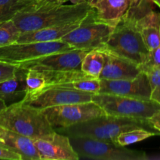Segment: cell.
<instances>
[{"mask_svg": "<svg viewBox=\"0 0 160 160\" xmlns=\"http://www.w3.org/2000/svg\"><path fill=\"white\" fill-rule=\"evenodd\" d=\"M95 17V9L88 2L52 4L41 7L32 5L19 11L12 20L21 33L48 27L83 21Z\"/></svg>", "mask_w": 160, "mask_h": 160, "instance_id": "6da1fadb", "label": "cell"}, {"mask_svg": "<svg viewBox=\"0 0 160 160\" xmlns=\"http://www.w3.org/2000/svg\"><path fill=\"white\" fill-rule=\"evenodd\" d=\"M0 127L33 139L55 131L42 109L20 100L0 112Z\"/></svg>", "mask_w": 160, "mask_h": 160, "instance_id": "7a4b0ae2", "label": "cell"}, {"mask_svg": "<svg viewBox=\"0 0 160 160\" xmlns=\"http://www.w3.org/2000/svg\"><path fill=\"white\" fill-rule=\"evenodd\" d=\"M103 52L115 55L134 62L139 67L143 64L149 50L136 27V20L123 17L114 28Z\"/></svg>", "mask_w": 160, "mask_h": 160, "instance_id": "3957f363", "label": "cell"}, {"mask_svg": "<svg viewBox=\"0 0 160 160\" xmlns=\"http://www.w3.org/2000/svg\"><path fill=\"white\" fill-rule=\"evenodd\" d=\"M140 128L152 129L147 121L106 114L67 128H62V131L68 136L88 137L116 143V138L122 132Z\"/></svg>", "mask_w": 160, "mask_h": 160, "instance_id": "277c9868", "label": "cell"}, {"mask_svg": "<svg viewBox=\"0 0 160 160\" xmlns=\"http://www.w3.org/2000/svg\"><path fill=\"white\" fill-rule=\"evenodd\" d=\"M92 101L97 103L107 115L143 121H147L160 109L159 102L109 94H95Z\"/></svg>", "mask_w": 160, "mask_h": 160, "instance_id": "5b68a950", "label": "cell"}, {"mask_svg": "<svg viewBox=\"0 0 160 160\" xmlns=\"http://www.w3.org/2000/svg\"><path fill=\"white\" fill-rule=\"evenodd\" d=\"M80 158L97 160H145V152L129 149L111 142L88 137L69 136Z\"/></svg>", "mask_w": 160, "mask_h": 160, "instance_id": "8992f818", "label": "cell"}, {"mask_svg": "<svg viewBox=\"0 0 160 160\" xmlns=\"http://www.w3.org/2000/svg\"><path fill=\"white\" fill-rule=\"evenodd\" d=\"M75 49L63 41L56 42H14L0 47V60L14 65L60 52Z\"/></svg>", "mask_w": 160, "mask_h": 160, "instance_id": "52a82bcc", "label": "cell"}, {"mask_svg": "<svg viewBox=\"0 0 160 160\" xmlns=\"http://www.w3.org/2000/svg\"><path fill=\"white\" fill-rule=\"evenodd\" d=\"M42 109L54 129L67 128L106 114L93 101L61 105Z\"/></svg>", "mask_w": 160, "mask_h": 160, "instance_id": "ba28073f", "label": "cell"}, {"mask_svg": "<svg viewBox=\"0 0 160 160\" xmlns=\"http://www.w3.org/2000/svg\"><path fill=\"white\" fill-rule=\"evenodd\" d=\"M113 29V27L95 21L93 18L67 34L62 41L75 49H97L106 45Z\"/></svg>", "mask_w": 160, "mask_h": 160, "instance_id": "9c48e42d", "label": "cell"}, {"mask_svg": "<svg viewBox=\"0 0 160 160\" xmlns=\"http://www.w3.org/2000/svg\"><path fill=\"white\" fill-rule=\"evenodd\" d=\"M90 50L73 49L47 55L42 57L20 64L23 69H36L45 71H70L81 70V64L84 56Z\"/></svg>", "mask_w": 160, "mask_h": 160, "instance_id": "30bf717a", "label": "cell"}, {"mask_svg": "<svg viewBox=\"0 0 160 160\" xmlns=\"http://www.w3.org/2000/svg\"><path fill=\"white\" fill-rule=\"evenodd\" d=\"M94 95L95 94L80 92L67 88L50 87L23 101L40 109H45L61 105L92 102Z\"/></svg>", "mask_w": 160, "mask_h": 160, "instance_id": "8fae6325", "label": "cell"}, {"mask_svg": "<svg viewBox=\"0 0 160 160\" xmlns=\"http://www.w3.org/2000/svg\"><path fill=\"white\" fill-rule=\"evenodd\" d=\"M41 160H78L80 156L73 148L68 135L56 131L44 137L34 139Z\"/></svg>", "mask_w": 160, "mask_h": 160, "instance_id": "7c38bea8", "label": "cell"}, {"mask_svg": "<svg viewBox=\"0 0 160 160\" xmlns=\"http://www.w3.org/2000/svg\"><path fill=\"white\" fill-rule=\"evenodd\" d=\"M43 71L47 78L45 88L62 87L92 94H98L100 91L101 79L88 76L81 70L59 72Z\"/></svg>", "mask_w": 160, "mask_h": 160, "instance_id": "4fadbf2b", "label": "cell"}, {"mask_svg": "<svg viewBox=\"0 0 160 160\" xmlns=\"http://www.w3.org/2000/svg\"><path fill=\"white\" fill-rule=\"evenodd\" d=\"M98 93L120 95L139 99H151V88L146 73L142 72L133 79L103 80Z\"/></svg>", "mask_w": 160, "mask_h": 160, "instance_id": "5bb4252c", "label": "cell"}, {"mask_svg": "<svg viewBox=\"0 0 160 160\" xmlns=\"http://www.w3.org/2000/svg\"><path fill=\"white\" fill-rule=\"evenodd\" d=\"M106 64L100 75L103 80L133 79L142 73L140 67L134 62L104 52Z\"/></svg>", "mask_w": 160, "mask_h": 160, "instance_id": "9a60e30c", "label": "cell"}, {"mask_svg": "<svg viewBox=\"0 0 160 160\" xmlns=\"http://www.w3.org/2000/svg\"><path fill=\"white\" fill-rule=\"evenodd\" d=\"M0 145L20 155L22 160H41L34 139L28 136L2 128Z\"/></svg>", "mask_w": 160, "mask_h": 160, "instance_id": "2e32d148", "label": "cell"}, {"mask_svg": "<svg viewBox=\"0 0 160 160\" xmlns=\"http://www.w3.org/2000/svg\"><path fill=\"white\" fill-rule=\"evenodd\" d=\"M131 0H98L93 6L95 21L115 28L126 16Z\"/></svg>", "mask_w": 160, "mask_h": 160, "instance_id": "e0dca14e", "label": "cell"}, {"mask_svg": "<svg viewBox=\"0 0 160 160\" xmlns=\"http://www.w3.org/2000/svg\"><path fill=\"white\" fill-rule=\"evenodd\" d=\"M95 18V17H93ZM91 18V19H93ZM88 19V20H91ZM88 20L83 21L73 22V23H65L57 26L48 27L35 31H27L20 33L18 39L16 42H56L60 41L67 34L71 32L74 29L81 26L82 23Z\"/></svg>", "mask_w": 160, "mask_h": 160, "instance_id": "ac0fdd59", "label": "cell"}, {"mask_svg": "<svg viewBox=\"0 0 160 160\" xmlns=\"http://www.w3.org/2000/svg\"><path fill=\"white\" fill-rule=\"evenodd\" d=\"M136 27L148 50L160 45V13L150 11L136 20Z\"/></svg>", "mask_w": 160, "mask_h": 160, "instance_id": "d6986e66", "label": "cell"}, {"mask_svg": "<svg viewBox=\"0 0 160 160\" xmlns=\"http://www.w3.org/2000/svg\"><path fill=\"white\" fill-rule=\"evenodd\" d=\"M26 74V69L20 68L14 78L0 83V99L7 105L23 99L27 93Z\"/></svg>", "mask_w": 160, "mask_h": 160, "instance_id": "ffe728a7", "label": "cell"}, {"mask_svg": "<svg viewBox=\"0 0 160 160\" xmlns=\"http://www.w3.org/2000/svg\"><path fill=\"white\" fill-rule=\"evenodd\" d=\"M106 56L102 50H90L84 56L81 64V70L88 76L99 78L106 64Z\"/></svg>", "mask_w": 160, "mask_h": 160, "instance_id": "44dd1931", "label": "cell"}, {"mask_svg": "<svg viewBox=\"0 0 160 160\" xmlns=\"http://www.w3.org/2000/svg\"><path fill=\"white\" fill-rule=\"evenodd\" d=\"M27 93L22 100H26L45 90L47 86V78L43 70L28 69L26 74Z\"/></svg>", "mask_w": 160, "mask_h": 160, "instance_id": "7402d4cb", "label": "cell"}, {"mask_svg": "<svg viewBox=\"0 0 160 160\" xmlns=\"http://www.w3.org/2000/svg\"><path fill=\"white\" fill-rule=\"evenodd\" d=\"M156 135H160V132H152L143 128H134L123 131L119 134L116 138L115 142L120 146L126 147Z\"/></svg>", "mask_w": 160, "mask_h": 160, "instance_id": "603a6c76", "label": "cell"}, {"mask_svg": "<svg viewBox=\"0 0 160 160\" xmlns=\"http://www.w3.org/2000/svg\"><path fill=\"white\" fill-rule=\"evenodd\" d=\"M33 4L26 0H0V22L11 20L19 11Z\"/></svg>", "mask_w": 160, "mask_h": 160, "instance_id": "cb8c5ba5", "label": "cell"}, {"mask_svg": "<svg viewBox=\"0 0 160 160\" xmlns=\"http://www.w3.org/2000/svg\"><path fill=\"white\" fill-rule=\"evenodd\" d=\"M154 6L153 0H131L129 9L125 17L137 20L150 11L154 10Z\"/></svg>", "mask_w": 160, "mask_h": 160, "instance_id": "d4e9b609", "label": "cell"}, {"mask_svg": "<svg viewBox=\"0 0 160 160\" xmlns=\"http://www.w3.org/2000/svg\"><path fill=\"white\" fill-rule=\"evenodd\" d=\"M20 33L12 20L0 22V47L17 42Z\"/></svg>", "mask_w": 160, "mask_h": 160, "instance_id": "484cf974", "label": "cell"}, {"mask_svg": "<svg viewBox=\"0 0 160 160\" xmlns=\"http://www.w3.org/2000/svg\"><path fill=\"white\" fill-rule=\"evenodd\" d=\"M151 88V99L160 102V67L145 72Z\"/></svg>", "mask_w": 160, "mask_h": 160, "instance_id": "4316f807", "label": "cell"}, {"mask_svg": "<svg viewBox=\"0 0 160 160\" xmlns=\"http://www.w3.org/2000/svg\"><path fill=\"white\" fill-rule=\"evenodd\" d=\"M157 67H160V45L157 48L148 51L145 62L142 66H140L141 70L144 73L151 69Z\"/></svg>", "mask_w": 160, "mask_h": 160, "instance_id": "83f0119b", "label": "cell"}, {"mask_svg": "<svg viewBox=\"0 0 160 160\" xmlns=\"http://www.w3.org/2000/svg\"><path fill=\"white\" fill-rule=\"evenodd\" d=\"M19 69L18 66L0 60V83L14 78Z\"/></svg>", "mask_w": 160, "mask_h": 160, "instance_id": "f1b7e54d", "label": "cell"}, {"mask_svg": "<svg viewBox=\"0 0 160 160\" xmlns=\"http://www.w3.org/2000/svg\"><path fill=\"white\" fill-rule=\"evenodd\" d=\"M0 159L2 160H22L21 156L11 151L9 148L0 145Z\"/></svg>", "mask_w": 160, "mask_h": 160, "instance_id": "f546056e", "label": "cell"}, {"mask_svg": "<svg viewBox=\"0 0 160 160\" xmlns=\"http://www.w3.org/2000/svg\"><path fill=\"white\" fill-rule=\"evenodd\" d=\"M147 121L152 129L160 132V109Z\"/></svg>", "mask_w": 160, "mask_h": 160, "instance_id": "4dcf8cb0", "label": "cell"}, {"mask_svg": "<svg viewBox=\"0 0 160 160\" xmlns=\"http://www.w3.org/2000/svg\"><path fill=\"white\" fill-rule=\"evenodd\" d=\"M68 0H34L33 7H41V6H46L52 4H64Z\"/></svg>", "mask_w": 160, "mask_h": 160, "instance_id": "1f68e13d", "label": "cell"}, {"mask_svg": "<svg viewBox=\"0 0 160 160\" xmlns=\"http://www.w3.org/2000/svg\"><path fill=\"white\" fill-rule=\"evenodd\" d=\"M8 105L6 104V102L3 100L0 99V112H2V110H4L6 107H7Z\"/></svg>", "mask_w": 160, "mask_h": 160, "instance_id": "d6a6232c", "label": "cell"}, {"mask_svg": "<svg viewBox=\"0 0 160 160\" xmlns=\"http://www.w3.org/2000/svg\"><path fill=\"white\" fill-rule=\"evenodd\" d=\"M72 4H81V3L88 2L87 0H68Z\"/></svg>", "mask_w": 160, "mask_h": 160, "instance_id": "836d02e7", "label": "cell"}, {"mask_svg": "<svg viewBox=\"0 0 160 160\" xmlns=\"http://www.w3.org/2000/svg\"><path fill=\"white\" fill-rule=\"evenodd\" d=\"M87 1H88V2L89 4H90L91 6H92V7H93V6H95V4H96L97 2H98V0H87Z\"/></svg>", "mask_w": 160, "mask_h": 160, "instance_id": "e575fe53", "label": "cell"}, {"mask_svg": "<svg viewBox=\"0 0 160 160\" xmlns=\"http://www.w3.org/2000/svg\"><path fill=\"white\" fill-rule=\"evenodd\" d=\"M153 2H154L155 5H156L160 8V0H153Z\"/></svg>", "mask_w": 160, "mask_h": 160, "instance_id": "d590c367", "label": "cell"}, {"mask_svg": "<svg viewBox=\"0 0 160 160\" xmlns=\"http://www.w3.org/2000/svg\"><path fill=\"white\" fill-rule=\"evenodd\" d=\"M26 1L30 2H32V3L34 2V0H26Z\"/></svg>", "mask_w": 160, "mask_h": 160, "instance_id": "8d00e7d4", "label": "cell"}, {"mask_svg": "<svg viewBox=\"0 0 160 160\" xmlns=\"http://www.w3.org/2000/svg\"><path fill=\"white\" fill-rule=\"evenodd\" d=\"M2 128L0 127V137H1V135H2Z\"/></svg>", "mask_w": 160, "mask_h": 160, "instance_id": "74e56055", "label": "cell"}]
</instances>
